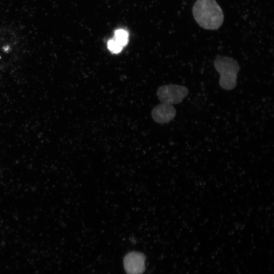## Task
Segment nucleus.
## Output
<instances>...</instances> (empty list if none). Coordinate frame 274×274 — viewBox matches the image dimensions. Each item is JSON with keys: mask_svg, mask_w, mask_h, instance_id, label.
Masks as SVG:
<instances>
[{"mask_svg": "<svg viewBox=\"0 0 274 274\" xmlns=\"http://www.w3.org/2000/svg\"><path fill=\"white\" fill-rule=\"evenodd\" d=\"M192 12L196 22L206 29L216 30L223 22V13L216 0H197Z\"/></svg>", "mask_w": 274, "mask_h": 274, "instance_id": "f257e3e1", "label": "nucleus"}, {"mask_svg": "<svg viewBox=\"0 0 274 274\" xmlns=\"http://www.w3.org/2000/svg\"><path fill=\"white\" fill-rule=\"evenodd\" d=\"M214 65L220 75L221 87L226 90L233 89L237 84V75L239 70L236 60L230 57L219 55L214 60Z\"/></svg>", "mask_w": 274, "mask_h": 274, "instance_id": "f03ea898", "label": "nucleus"}, {"mask_svg": "<svg viewBox=\"0 0 274 274\" xmlns=\"http://www.w3.org/2000/svg\"><path fill=\"white\" fill-rule=\"evenodd\" d=\"M188 93L189 89L186 87L177 84L162 85L157 90L159 100L162 103L170 105L180 103Z\"/></svg>", "mask_w": 274, "mask_h": 274, "instance_id": "7ed1b4c3", "label": "nucleus"}, {"mask_svg": "<svg viewBox=\"0 0 274 274\" xmlns=\"http://www.w3.org/2000/svg\"><path fill=\"white\" fill-rule=\"evenodd\" d=\"M145 260L142 253L133 251L127 254L123 260L127 274H142L145 270Z\"/></svg>", "mask_w": 274, "mask_h": 274, "instance_id": "20e7f679", "label": "nucleus"}, {"mask_svg": "<svg viewBox=\"0 0 274 274\" xmlns=\"http://www.w3.org/2000/svg\"><path fill=\"white\" fill-rule=\"evenodd\" d=\"M176 115V110L173 105L162 102L155 107L151 112L153 119L158 123H168Z\"/></svg>", "mask_w": 274, "mask_h": 274, "instance_id": "39448f33", "label": "nucleus"}, {"mask_svg": "<svg viewBox=\"0 0 274 274\" xmlns=\"http://www.w3.org/2000/svg\"><path fill=\"white\" fill-rule=\"evenodd\" d=\"M128 32L123 29H118L115 31L114 39L118 42L123 47L128 43Z\"/></svg>", "mask_w": 274, "mask_h": 274, "instance_id": "423d86ee", "label": "nucleus"}, {"mask_svg": "<svg viewBox=\"0 0 274 274\" xmlns=\"http://www.w3.org/2000/svg\"><path fill=\"white\" fill-rule=\"evenodd\" d=\"M107 47L112 53L115 54L120 53L123 48V47L114 39H110L108 41Z\"/></svg>", "mask_w": 274, "mask_h": 274, "instance_id": "0eeeda50", "label": "nucleus"}]
</instances>
